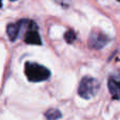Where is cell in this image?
Here are the masks:
<instances>
[{
    "mask_svg": "<svg viewBox=\"0 0 120 120\" xmlns=\"http://www.w3.org/2000/svg\"><path fill=\"white\" fill-rule=\"evenodd\" d=\"M24 73L26 75L27 79L32 82L45 81L51 76V72L49 71V68H46L43 65H40L38 63H34V62L25 63Z\"/></svg>",
    "mask_w": 120,
    "mask_h": 120,
    "instance_id": "6da1fadb",
    "label": "cell"
},
{
    "mask_svg": "<svg viewBox=\"0 0 120 120\" xmlns=\"http://www.w3.org/2000/svg\"><path fill=\"white\" fill-rule=\"evenodd\" d=\"M99 89L100 84L97 79L92 77H83L79 83L78 94L84 99H91L98 93Z\"/></svg>",
    "mask_w": 120,
    "mask_h": 120,
    "instance_id": "7a4b0ae2",
    "label": "cell"
},
{
    "mask_svg": "<svg viewBox=\"0 0 120 120\" xmlns=\"http://www.w3.org/2000/svg\"><path fill=\"white\" fill-rule=\"evenodd\" d=\"M27 30L25 32L24 35V41L26 42L27 44H34V45H41L42 41L41 38H40L39 34H38L37 31V24H36L34 21H29L27 22Z\"/></svg>",
    "mask_w": 120,
    "mask_h": 120,
    "instance_id": "3957f363",
    "label": "cell"
},
{
    "mask_svg": "<svg viewBox=\"0 0 120 120\" xmlns=\"http://www.w3.org/2000/svg\"><path fill=\"white\" fill-rule=\"evenodd\" d=\"M109 41H110V38H109L105 34L101 33V32H99V31H94L93 33L90 35L89 44L92 49L100 50V49H102L103 46H105Z\"/></svg>",
    "mask_w": 120,
    "mask_h": 120,
    "instance_id": "277c9868",
    "label": "cell"
},
{
    "mask_svg": "<svg viewBox=\"0 0 120 120\" xmlns=\"http://www.w3.org/2000/svg\"><path fill=\"white\" fill-rule=\"evenodd\" d=\"M108 86L112 97L114 99H120V80L111 77L108 81Z\"/></svg>",
    "mask_w": 120,
    "mask_h": 120,
    "instance_id": "5b68a950",
    "label": "cell"
},
{
    "mask_svg": "<svg viewBox=\"0 0 120 120\" xmlns=\"http://www.w3.org/2000/svg\"><path fill=\"white\" fill-rule=\"evenodd\" d=\"M21 26H22V25H21L20 21H19L18 23H10V24L6 26V33H8V36L11 41H15V40L17 39Z\"/></svg>",
    "mask_w": 120,
    "mask_h": 120,
    "instance_id": "8992f818",
    "label": "cell"
},
{
    "mask_svg": "<svg viewBox=\"0 0 120 120\" xmlns=\"http://www.w3.org/2000/svg\"><path fill=\"white\" fill-rule=\"evenodd\" d=\"M61 116H62L61 112L58 110H55V109L48 110L45 113V117L48 120H58L59 118H61Z\"/></svg>",
    "mask_w": 120,
    "mask_h": 120,
    "instance_id": "52a82bcc",
    "label": "cell"
},
{
    "mask_svg": "<svg viewBox=\"0 0 120 120\" xmlns=\"http://www.w3.org/2000/svg\"><path fill=\"white\" fill-rule=\"evenodd\" d=\"M64 39L68 44H72L76 39V33L73 30H68L64 33Z\"/></svg>",
    "mask_w": 120,
    "mask_h": 120,
    "instance_id": "ba28073f",
    "label": "cell"
},
{
    "mask_svg": "<svg viewBox=\"0 0 120 120\" xmlns=\"http://www.w3.org/2000/svg\"><path fill=\"white\" fill-rule=\"evenodd\" d=\"M1 6H2V0H0V8H1Z\"/></svg>",
    "mask_w": 120,
    "mask_h": 120,
    "instance_id": "9c48e42d",
    "label": "cell"
},
{
    "mask_svg": "<svg viewBox=\"0 0 120 120\" xmlns=\"http://www.w3.org/2000/svg\"><path fill=\"white\" fill-rule=\"evenodd\" d=\"M11 1H16V0H11Z\"/></svg>",
    "mask_w": 120,
    "mask_h": 120,
    "instance_id": "30bf717a",
    "label": "cell"
},
{
    "mask_svg": "<svg viewBox=\"0 0 120 120\" xmlns=\"http://www.w3.org/2000/svg\"><path fill=\"white\" fill-rule=\"evenodd\" d=\"M118 1H120V0H118Z\"/></svg>",
    "mask_w": 120,
    "mask_h": 120,
    "instance_id": "8fae6325",
    "label": "cell"
}]
</instances>
